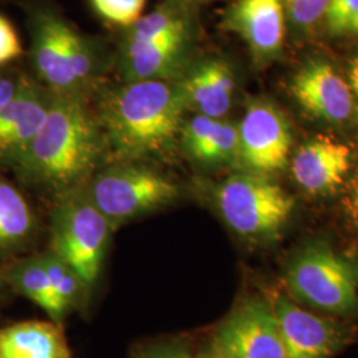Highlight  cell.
Returning a JSON list of instances; mask_svg holds the SVG:
<instances>
[{"mask_svg": "<svg viewBox=\"0 0 358 358\" xmlns=\"http://www.w3.org/2000/svg\"><path fill=\"white\" fill-rule=\"evenodd\" d=\"M356 192H357V196H358V173H357V190H356Z\"/></svg>", "mask_w": 358, "mask_h": 358, "instance_id": "cell-32", "label": "cell"}, {"mask_svg": "<svg viewBox=\"0 0 358 358\" xmlns=\"http://www.w3.org/2000/svg\"><path fill=\"white\" fill-rule=\"evenodd\" d=\"M198 358H232L226 355L223 350H220L217 346L214 345L213 343H210V345L206 348L202 353H199Z\"/></svg>", "mask_w": 358, "mask_h": 358, "instance_id": "cell-28", "label": "cell"}, {"mask_svg": "<svg viewBox=\"0 0 358 358\" xmlns=\"http://www.w3.org/2000/svg\"><path fill=\"white\" fill-rule=\"evenodd\" d=\"M239 130V165L245 173L269 177L287 166L292 131L287 117L267 100L248 103Z\"/></svg>", "mask_w": 358, "mask_h": 358, "instance_id": "cell-8", "label": "cell"}, {"mask_svg": "<svg viewBox=\"0 0 358 358\" xmlns=\"http://www.w3.org/2000/svg\"><path fill=\"white\" fill-rule=\"evenodd\" d=\"M352 164V152L343 142L316 137L299 148L291 164L296 183L312 195H327L341 186Z\"/></svg>", "mask_w": 358, "mask_h": 358, "instance_id": "cell-15", "label": "cell"}, {"mask_svg": "<svg viewBox=\"0 0 358 358\" xmlns=\"http://www.w3.org/2000/svg\"><path fill=\"white\" fill-rule=\"evenodd\" d=\"M179 146L190 159L203 166L239 165L238 125L224 118L194 115L182 127Z\"/></svg>", "mask_w": 358, "mask_h": 358, "instance_id": "cell-16", "label": "cell"}, {"mask_svg": "<svg viewBox=\"0 0 358 358\" xmlns=\"http://www.w3.org/2000/svg\"><path fill=\"white\" fill-rule=\"evenodd\" d=\"M349 87L353 92V96L358 97V56H356L349 69Z\"/></svg>", "mask_w": 358, "mask_h": 358, "instance_id": "cell-27", "label": "cell"}, {"mask_svg": "<svg viewBox=\"0 0 358 358\" xmlns=\"http://www.w3.org/2000/svg\"><path fill=\"white\" fill-rule=\"evenodd\" d=\"M213 203L236 235L262 243L279 236L294 213V199L269 177L243 171L217 183Z\"/></svg>", "mask_w": 358, "mask_h": 358, "instance_id": "cell-5", "label": "cell"}, {"mask_svg": "<svg viewBox=\"0 0 358 358\" xmlns=\"http://www.w3.org/2000/svg\"><path fill=\"white\" fill-rule=\"evenodd\" d=\"M211 343L232 358H285L272 304L255 297L243 300L231 310L217 325Z\"/></svg>", "mask_w": 358, "mask_h": 358, "instance_id": "cell-9", "label": "cell"}, {"mask_svg": "<svg viewBox=\"0 0 358 358\" xmlns=\"http://www.w3.org/2000/svg\"><path fill=\"white\" fill-rule=\"evenodd\" d=\"M23 53L22 41L11 22L0 15V66L10 64Z\"/></svg>", "mask_w": 358, "mask_h": 358, "instance_id": "cell-25", "label": "cell"}, {"mask_svg": "<svg viewBox=\"0 0 358 358\" xmlns=\"http://www.w3.org/2000/svg\"><path fill=\"white\" fill-rule=\"evenodd\" d=\"M180 1H183V3H186V4H196V3H206V1H211V0H180Z\"/></svg>", "mask_w": 358, "mask_h": 358, "instance_id": "cell-31", "label": "cell"}, {"mask_svg": "<svg viewBox=\"0 0 358 358\" xmlns=\"http://www.w3.org/2000/svg\"><path fill=\"white\" fill-rule=\"evenodd\" d=\"M24 76H3L0 75V110L17 94Z\"/></svg>", "mask_w": 358, "mask_h": 358, "instance_id": "cell-26", "label": "cell"}, {"mask_svg": "<svg viewBox=\"0 0 358 358\" xmlns=\"http://www.w3.org/2000/svg\"><path fill=\"white\" fill-rule=\"evenodd\" d=\"M81 190L113 230L173 205L180 194L174 180L143 162L100 169Z\"/></svg>", "mask_w": 358, "mask_h": 358, "instance_id": "cell-4", "label": "cell"}, {"mask_svg": "<svg viewBox=\"0 0 358 358\" xmlns=\"http://www.w3.org/2000/svg\"><path fill=\"white\" fill-rule=\"evenodd\" d=\"M40 255L51 282L55 301L64 320L65 316L81 303V299L90 288L81 280L76 271L69 267L62 257L50 250Z\"/></svg>", "mask_w": 358, "mask_h": 358, "instance_id": "cell-20", "label": "cell"}, {"mask_svg": "<svg viewBox=\"0 0 358 358\" xmlns=\"http://www.w3.org/2000/svg\"><path fill=\"white\" fill-rule=\"evenodd\" d=\"M282 0H236L223 17L224 29L243 40L257 62L272 59L285 38Z\"/></svg>", "mask_w": 358, "mask_h": 358, "instance_id": "cell-13", "label": "cell"}, {"mask_svg": "<svg viewBox=\"0 0 358 358\" xmlns=\"http://www.w3.org/2000/svg\"><path fill=\"white\" fill-rule=\"evenodd\" d=\"M133 358H198L180 341H157L138 349Z\"/></svg>", "mask_w": 358, "mask_h": 358, "instance_id": "cell-24", "label": "cell"}, {"mask_svg": "<svg viewBox=\"0 0 358 358\" xmlns=\"http://www.w3.org/2000/svg\"><path fill=\"white\" fill-rule=\"evenodd\" d=\"M289 292L309 307L349 315L358 306V267L325 242L296 252L285 271Z\"/></svg>", "mask_w": 358, "mask_h": 358, "instance_id": "cell-7", "label": "cell"}, {"mask_svg": "<svg viewBox=\"0 0 358 358\" xmlns=\"http://www.w3.org/2000/svg\"><path fill=\"white\" fill-rule=\"evenodd\" d=\"M271 304L280 325L285 358H332L349 341L345 327L299 307L282 294Z\"/></svg>", "mask_w": 358, "mask_h": 358, "instance_id": "cell-10", "label": "cell"}, {"mask_svg": "<svg viewBox=\"0 0 358 358\" xmlns=\"http://www.w3.org/2000/svg\"><path fill=\"white\" fill-rule=\"evenodd\" d=\"M357 11L358 0H331L324 17L332 34L343 35Z\"/></svg>", "mask_w": 358, "mask_h": 358, "instance_id": "cell-23", "label": "cell"}, {"mask_svg": "<svg viewBox=\"0 0 358 358\" xmlns=\"http://www.w3.org/2000/svg\"><path fill=\"white\" fill-rule=\"evenodd\" d=\"M186 110L211 118H224L230 112L236 76L223 59H207L192 68L176 81Z\"/></svg>", "mask_w": 358, "mask_h": 358, "instance_id": "cell-14", "label": "cell"}, {"mask_svg": "<svg viewBox=\"0 0 358 358\" xmlns=\"http://www.w3.org/2000/svg\"><path fill=\"white\" fill-rule=\"evenodd\" d=\"M63 324L20 321L0 327V358H72Z\"/></svg>", "mask_w": 358, "mask_h": 358, "instance_id": "cell-17", "label": "cell"}, {"mask_svg": "<svg viewBox=\"0 0 358 358\" xmlns=\"http://www.w3.org/2000/svg\"><path fill=\"white\" fill-rule=\"evenodd\" d=\"M346 34H355V35H358V11L356 13V15L353 16V19L350 20V23H349V26H348V29H346Z\"/></svg>", "mask_w": 358, "mask_h": 358, "instance_id": "cell-29", "label": "cell"}, {"mask_svg": "<svg viewBox=\"0 0 358 358\" xmlns=\"http://www.w3.org/2000/svg\"><path fill=\"white\" fill-rule=\"evenodd\" d=\"M7 287L41 308L52 321L63 324V317L52 294L51 282L41 255L19 259L3 269Z\"/></svg>", "mask_w": 358, "mask_h": 358, "instance_id": "cell-18", "label": "cell"}, {"mask_svg": "<svg viewBox=\"0 0 358 358\" xmlns=\"http://www.w3.org/2000/svg\"><path fill=\"white\" fill-rule=\"evenodd\" d=\"M6 285L7 284H6V279H4V273H3V269L0 268V297H1L3 289H4Z\"/></svg>", "mask_w": 358, "mask_h": 358, "instance_id": "cell-30", "label": "cell"}, {"mask_svg": "<svg viewBox=\"0 0 358 358\" xmlns=\"http://www.w3.org/2000/svg\"><path fill=\"white\" fill-rule=\"evenodd\" d=\"M90 4L105 22L127 28L141 17L146 0H90Z\"/></svg>", "mask_w": 358, "mask_h": 358, "instance_id": "cell-21", "label": "cell"}, {"mask_svg": "<svg viewBox=\"0 0 358 358\" xmlns=\"http://www.w3.org/2000/svg\"><path fill=\"white\" fill-rule=\"evenodd\" d=\"M29 56L40 84L55 96L85 99L108 66L100 40L80 32L50 3L28 7Z\"/></svg>", "mask_w": 358, "mask_h": 358, "instance_id": "cell-3", "label": "cell"}, {"mask_svg": "<svg viewBox=\"0 0 358 358\" xmlns=\"http://www.w3.org/2000/svg\"><path fill=\"white\" fill-rule=\"evenodd\" d=\"M185 112L176 81L145 80L103 92L96 115L117 162H143L179 146Z\"/></svg>", "mask_w": 358, "mask_h": 358, "instance_id": "cell-2", "label": "cell"}, {"mask_svg": "<svg viewBox=\"0 0 358 358\" xmlns=\"http://www.w3.org/2000/svg\"><path fill=\"white\" fill-rule=\"evenodd\" d=\"M113 231L80 189L56 198L48 250L75 269L90 289L100 279Z\"/></svg>", "mask_w": 358, "mask_h": 358, "instance_id": "cell-6", "label": "cell"}, {"mask_svg": "<svg viewBox=\"0 0 358 358\" xmlns=\"http://www.w3.org/2000/svg\"><path fill=\"white\" fill-rule=\"evenodd\" d=\"M331 0H282L284 10L299 27L313 26L325 16Z\"/></svg>", "mask_w": 358, "mask_h": 358, "instance_id": "cell-22", "label": "cell"}, {"mask_svg": "<svg viewBox=\"0 0 358 358\" xmlns=\"http://www.w3.org/2000/svg\"><path fill=\"white\" fill-rule=\"evenodd\" d=\"M36 229L35 215L23 194L0 178V254L22 248Z\"/></svg>", "mask_w": 358, "mask_h": 358, "instance_id": "cell-19", "label": "cell"}, {"mask_svg": "<svg viewBox=\"0 0 358 358\" xmlns=\"http://www.w3.org/2000/svg\"><path fill=\"white\" fill-rule=\"evenodd\" d=\"M291 93L308 115L328 124H344L355 113L353 92L327 62L304 65L291 83Z\"/></svg>", "mask_w": 358, "mask_h": 358, "instance_id": "cell-11", "label": "cell"}, {"mask_svg": "<svg viewBox=\"0 0 358 358\" xmlns=\"http://www.w3.org/2000/svg\"><path fill=\"white\" fill-rule=\"evenodd\" d=\"M52 94L24 76L17 94L0 110V165L11 167L24 154L43 127Z\"/></svg>", "mask_w": 358, "mask_h": 358, "instance_id": "cell-12", "label": "cell"}, {"mask_svg": "<svg viewBox=\"0 0 358 358\" xmlns=\"http://www.w3.org/2000/svg\"><path fill=\"white\" fill-rule=\"evenodd\" d=\"M106 152L103 129L87 100L52 94L43 127L13 169L27 185L57 198L83 189L101 169Z\"/></svg>", "mask_w": 358, "mask_h": 358, "instance_id": "cell-1", "label": "cell"}]
</instances>
